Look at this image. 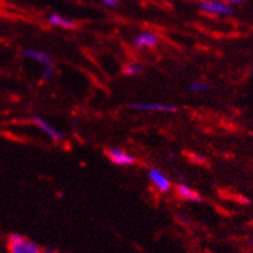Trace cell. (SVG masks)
<instances>
[{
  "instance_id": "cell-9",
  "label": "cell",
  "mask_w": 253,
  "mask_h": 253,
  "mask_svg": "<svg viewBox=\"0 0 253 253\" xmlns=\"http://www.w3.org/2000/svg\"><path fill=\"white\" fill-rule=\"evenodd\" d=\"M174 191H176L177 197H180L183 200H190V202H200L202 200L200 195L195 190H193L187 185H183V183L177 185Z\"/></svg>"
},
{
  "instance_id": "cell-5",
  "label": "cell",
  "mask_w": 253,
  "mask_h": 253,
  "mask_svg": "<svg viewBox=\"0 0 253 253\" xmlns=\"http://www.w3.org/2000/svg\"><path fill=\"white\" fill-rule=\"evenodd\" d=\"M132 109L140 111H150V113H174L177 107L170 103L163 102H133L130 103Z\"/></svg>"
},
{
  "instance_id": "cell-15",
  "label": "cell",
  "mask_w": 253,
  "mask_h": 253,
  "mask_svg": "<svg viewBox=\"0 0 253 253\" xmlns=\"http://www.w3.org/2000/svg\"><path fill=\"white\" fill-rule=\"evenodd\" d=\"M223 1L227 4H239V3H243L244 0H223Z\"/></svg>"
},
{
  "instance_id": "cell-8",
  "label": "cell",
  "mask_w": 253,
  "mask_h": 253,
  "mask_svg": "<svg viewBox=\"0 0 253 253\" xmlns=\"http://www.w3.org/2000/svg\"><path fill=\"white\" fill-rule=\"evenodd\" d=\"M159 44V37H157L154 33L145 31V33L138 34L133 40V45L138 49H146V48H154Z\"/></svg>"
},
{
  "instance_id": "cell-3",
  "label": "cell",
  "mask_w": 253,
  "mask_h": 253,
  "mask_svg": "<svg viewBox=\"0 0 253 253\" xmlns=\"http://www.w3.org/2000/svg\"><path fill=\"white\" fill-rule=\"evenodd\" d=\"M31 120H33V123L39 128L42 132L47 134L49 137L50 140L56 141V142H61V141L65 138L63 133L61 132L60 129H57L56 126L53 124H50L48 120L44 119L43 117H39V115H33L31 117Z\"/></svg>"
},
{
  "instance_id": "cell-10",
  "label": "cell",
  "mask_w": 253,
  "mask_h": 253,
  "mask_svg": "<svg viewBox=\"0 0 253 253\" xmlns=\"http://www.w3.org/2000/svg\"><path fill=\"white\" fill-rule=\"evenodd\" d=\"M48 22L53 26L61 27V29H66V30H73L77 27V24L74 22L70 18H66V17L61 16V14L52 13L48 16Z\"/></svg>"
},
{
  "instance_id": "cell-12",
  "label": "cell",
  "mask_w": 253,
  "mask_h": 253,
  "mask_svg": "<svg viewBox=\"0 0 253 253\" xmlns=\"http://www.w3.org/2000/svg\"><path fill=\"white\" fill-rule=\"evenodd\" d=\"M190 90H193L195 93H204V92H208L210 90V84L204 83V82H194L189 85Z\"/></svg>"
},
{
  "instance_id": "cell-7",
  "label": "cell",
  "mask_w": 253,
  "mask_h": 253,
  "mask_svg": "<svg viewBox=\"0 0 253 253\" xmlns=\"http://www.w3.org/2000/svg\"><path fill=\"white\" fill-rule=\"evenodd\" d=\"M22 56L27 60L35 61V62L40 63L42 66H52V57L47 53V52H44V50H39V49H34V48H25L22 50Z\"/></svg>"
},
{
  "instance_id": "cell-14",
  "label": "cell",
  "mask_w": 253,
  "mask_h": 253,
  "mask_svg": "<svg viewBox=\"0 0 253 253\" xmlns=\"http://www.w3.org/2000/svg\"><path fill=\"white\" fill-rule=\"evenodd\" d=\"M101 3L109 8H117L119 5V0H101Z\"/></svg>"
},
{
  "instance_id": "cell-17",
  "label": "cell",
  "mask_w": 253,
  "mask_h": 253,
  "mask_svg": "<svg viewBox=\"0 0 253 253\" xmlns=\"http://www.w3.org/2000/svg\"><path fill=\"white\" fill-rule=\"evenodd\" d=\"M250 246L252 247V248H253V238H252V239H251V242H250Z\"/></svg>"
},
{
  "instance_id": "cell-16",
  "label": "cell",
  "mask_w": 253,
  "mask_h": 253,
  "mask_svg": "<svg viewBox=\"0 0 253 253\" xmlns=\"http://www.w3.org/2000/svg\"><path fill=\"white\" fill-rule=\"evenodd\" d=\"M42 253H57V252H54V251H42Z\"/></svg>"
},
{
  "instance_id": "cell-11",
  "label": "cell",
  "mask_w": 253,
  "mask_h": 253,
  "mask_svg": "<svg viewBox=\"0 0 253 253\" xmlns=\"http://www.w3.org/2000/svg\"><path fill=\"white\" fill-rule=\"evenodd\" d=\"M143 73V67L141 66L140 63H128L124 67V74H126V77H138L141 74Z\"/></svg>"
},
{
  "instance_id": "cell-4",
  "label": "cell",
  "mask_w": 253,
  "mask_h": 253,
  "mask_svg": "<svg viewBox=\"0 0 253 253\" xmlns=\"http://www.w3.org/2000/svg\"><path fill=\"white\" fill-rule=\"evenodd\" d=\"M107 158L110 159L111 163L119 167H129L136 163V158L132 154L122 150L119 147H110L106 150Z\"/></svg>"
},
{
  "instance_id": "cell-13",
  "label": "cell",
  "mask_w": 253,
  "mask_h": 253,
  "mask_svg": "<svg viewBox=\"0 0 253 253\" xmlns=\"http://www.w3.org/2000/svg\"><path fill=\"white\" fill-rule=\"evenodd\" d=\"M53 74H54L53 66H45V67H44L43 74H42V77H43L44 80H48V79H50V78L53 77Z\"/></svg>"
},
{
  "instance_id": "cell-1",
  "label": "cell",
  "mask_w": 253,
  "mask_h": 253,
  "mask_svg": "<svg viewBox=\"0 0 253 253\" xmlns=\"http://www.w3.org/2000/svg\"><path fill=\"white\" fill-rule=\"evenodd\" d=\"M9 253H42V248L35 242L21 234H10L8 237Z\"/></svg>"
},
{
  "instance_id": "cell-2",
  "label": "cell",
  "mask_w": 253,
  "mask_h": 253,
  "mask_svg": "<svg viewBox=\"0 0 253 253\" xmlns=\"http://www.w3.org/2000/svg\"><path fill=\"white\" fill-rule=\"evenodd\" d=\"M198 5L206 13L217 16H231L234 13L233 8L223 0H200Z\"/></svg>"
},
{
  "instance_id": "cell-6",
  "label": "cell",
  "mask_w": 253,
  "mask_h": 253,
  "mask_svg": "<svg viewBox=\"0 0 253 253\" xmlns=\"http://www.w3.org/2000/svg\"><path fill=\"white\" fill-rule=\"evenodd\" d=\"M147 176H149V180L151 181V183L159 190L160 193H168L172 187V183H170L169 178L167 177V174L155 167H151L150 169L147 170Z\"/></svg>"
}]
</instances>
